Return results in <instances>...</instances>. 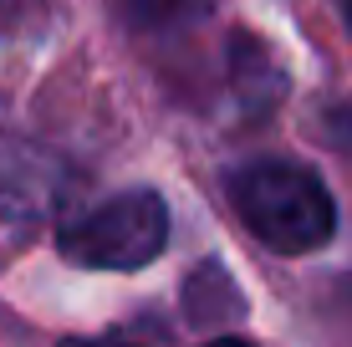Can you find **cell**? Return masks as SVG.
Listing matches in <instances>:
<instances>
[{
	"instance_id": "obj_1",
	"label": "cell",
	"mask_w": 352,
	"mask_h": 347,
	"mask_svg": "<svg viewBox=\"0 0 352 347\" xmlns=\"http://www.w3.org/2000/svg\"><path fill=\"white\" fill-rule=\"evenodd\" d=\"M230 194H235V210L250 225V235L281 256H307L332 240V194L301 164H250L235 174Z\"/></svg>"
},
{
	"instance_id": "obj_2",
	"label": "cell",
	"mask_w": 352,
	"mask_h": 347,
	"mask_svg": "<svg viewBox=\"0 0 352 347\" xmlns=\"http://www.w3.org/2000/svg\"><path fill=\"white\" fill-rule=\"evenodd\" d=\"M164 245H168V205L153 189H128L62 230V256L92 271H138Z\"/></svg>"
},
{
	"instance_id": "obj_3",
	"label": "cell",
	"mask_w": 352,
	"mask_h": 347,
	"mask_svg": "<svg viewBox=\"0 0 352 347\" xmlns=\"http://www.w3.org/2000/svg\"><path fill=\"white\" fill-rule=\"evenodd\" d=\"M113 10L133 31H179L210 10V0H113Z\"/></svg>"
},
{
	"instance_id": "obj_4",
	"label": "cell",
	"mask_w": 352,
	"mask_h": 347,
	"mask_svg": "<svg viewBox=\"0 0 352 347\" xmlns=\"http://www.w3.org/2000/svg\"><path fill=\"white\" fill-rule=\"evenodd\" d=\"M62 347H128V342H113V337H77V342H62Z\"/></svg>"
},
{
	"instance_id": "obj_5",
	"label": "cell",
	"mask_w": 352,
	"mask_h": 347,
	"mask_svg": "<svg viewBox=\"0 0 352 347\" xmlns=\"http://www.w3.org/2000/svg\"><path fill=\"white\" fill-rule=\"evenodd\" d=\"M204 347H256V342H240V337H220V342H204Z\"/></svg>"
},
{
	"instance_id": "obj_6",
	"label": "cell",
	"mask_w": 352,
	"mask_h": 347,
	"mask_svg": "<svg viewBox=\"0 0 352 347\" xmlns=\"http://www.w3.org/2000/svg\"><path fill=\"white\" fill-rule=\"evenodd\" d=\"M342 10H347V26H352V0H342Z\"/></svg>"
}]
</instances>
